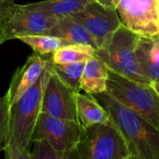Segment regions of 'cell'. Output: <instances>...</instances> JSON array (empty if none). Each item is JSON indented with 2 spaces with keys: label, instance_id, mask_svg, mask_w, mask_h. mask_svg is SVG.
Segmentation results:
<instances>
[{
  "label": "cell",
  "instance_id": "30bf717a",
  "mask_svg": "<svg viewBox=\"0 0 159 159\" xmlns=\"http://www.w3.org/2000/svg\"><path fill=\"white\" fill-rule=\"evenodd\" d=\"M76 94L53 72L45 86L41 113L65 120L78 121Z\"/></svg>",
  "mask_w": 159,
  "mask_h": 159
},
{
  "label": "cell",
  "instance_id": "7a4b0ae2",
  "mask_svg": "<svg viewBox=\"0 0 159 159\" xmlns=\"http://www.w3.org/2000/svg\"><path fill=\"white\" fill-rule=\"evenodd\" d=\"M52 64L50 58L37 82L9 106L6 143H13L21 148L30 149L34 129L41 113L45 86L52 73Z\"/></svg>",
  "mask_w": 159,
  "mask_h": 159
},
{
  "label": "cell",
  "instance_id": "5b68a950",
  "mask_svg": "<svg viewBox=\"0 0 159 159\" xmlns=\"http://www.w3.org/2000/svg\"><path fill=\"white\" fill-rule=\"evenodd\" d=\"M76 149L79 159H121L129 155L124 136L110 117L106 123L85 129Z\"/></svg>",
  "mask_w": 159,
  "mask_h": 159
},
{
  "label": "cell",
  "instance_id": "9a60e30c",
  "mask_svg": "<svg viewBox=\"0 0 159 159\" xmlns=\"http://www.w3.org/2000/svg\"><path fill=\"white\" fill-rule=\"evenodd\" d=\"M76 107L79 122L85 129L109 120L108 112L93 95L77 93Z\"/></svg>",
  "mask_w": 159,
  "mask_h": 159
},
{
  "label": "cell",
  "instance_id": "5bb4252c",
  "mask_svg": "<svg viewBox=\"0 0 159 159\" xmlns=\"http://www.w3.org/2000/svg\"><path fill=\"white\" fill-rule=\"evenodd\" d=\"M47 34L61 37L71 44L89 46L97 50V46L89 33L72 16L60 18L58 23Z\"/></svg>",
  "mask_w": 159,
  "mask_h": 159
},
{
  "label": "cell",
  "instance_id": "ba28073f",
  "mask_svg": "<svg viewBox=\"0 0 159 159\" xmlns=\"http://www.w3.org/2000/svg\"><path fill=\"white\" fill-rule=\"evenodd\" d=\"M59 18L39 10L25 9L15 4L1 20L5 37L4 41L19 39L21 36L48 34L57 23Z\"/></svg>",
  "mask_w": 159,
  "mask_h": 159
},
{
  "label": "cell",
  "instance_id": "83f0119b",
  "mask_svg": "<svg viewBox=\"0 0 159 159\" xmlns=\"http://www.w3.org/2000/svg\"><path fill=\"white\" fill-rule=\"evenodd\" d=\"M158 38H159V37H158Z\"/></svg>",
  "mask_w": 159,
  "mask_h": 159
},
{
  "label": "cell",
  "instance_id": "277c9868",
  "mask_svg": "<svg viewBox=\"0 0 159 159\" xmlns=\"http://www.w3.org/2000/svg\"><path fill=\"white\" fill-rule=\"evenodd\" d=\"M107 92L159 129V94L152 85L130 80L109 70Z\"/></svg>",
  "mask_w": 159,
  "mask_h": 159
},
{
  "label": "cell",
  "instance_id": "8992f818",
  "mask_svg": "<svg viewBox=\"0 0 159 159\" xmlns=\"http://www.w3.org/2000/svg\"><path fill=\"white\" fill-rule=\"evenodd\" d=\"M85 132V128L78 121L65 120L40 113L35 123L32 143L45 141L61 153L76 150Z\"/></svg>",
  "mask_w": 159,
  "mask_h": 159
},
{
  "label": "cell",
  "instance_id": "52a82bcc",
  "mask_svg": "<svg viewBox=\"0 0 159 159\" xmlns=\"http://www.w3.org/2000/svg\"><path fill=\"white\" fill-rule=\"evenodd\" d=\"M121 23L140 36L159 37V0H119Z\"/></svg>",
  "mask_w": 159,
  "mask_h": 159
},
{
  "label": "cell",
  "instance_id": "d6986e66",
  "mask_svg": "<svg viewBox=\"0 0 159 159\" xmlns=\"http://www.w3.org/2000/svg\"><path fill=\"white\" fill-rule=\"evenodd\" d=\"M86 61L65 63V64H52L53 72L58 75V77L68 87L74 89L75 92L79 93L81 90L80 83L83 70Z\"/></svg>",
  "mask_w": 159,
  "mask_h": 159
},
{
  "label": "cell",
  "instance_id": "8fae6325",
  "mask_svg": "<svg viewBox=\"0 0 159 159\" xmlns=\"http://www.w3.org/2000/svg\"><path fill=\"white\" fill-rule=\"evenodd\" d=\"M48 60L42 57V55L34 52L28 57L26 62L15 71L9 88L6 92L8 98L9 106L16 102L37 82L43 75Z\"/></svg>",
  "mask_w": 159,
  "mask_h": 159
},
{
  "label": "cell",
  "instance_id": "9c48e42d",
  "mask_svg": "<svg viewBox=\"0 0 159 159\" xmlns=\"http://www.w3.org/2000/svg\"><path fill=\"white\" fill-rule=\"evenodd\" d=\"M72 17L87 29L97 46V50L103 48L109 43L122 24L116 10L107 8L95 1L90 2L83 10Z\"/></svg>",
  "mask_w": 159,
  "mask_h": 159
},
{
  "label": "cell",
  "instance_id": "cb8c5ba5",
  "mask_svg": "<svg viewBox=\"0 0 159 159\" xmlns=\"http://www.w3.org/2000/svg\"><path fill=\"white\" fill-rule=\"evenodd\" d=\"M94 1L97 2L98 4L105 7H107V8H111V9L116 10V7H117L119 0H94Z\"/></svg>",
  "mask_w": 159,
  "mask_h": 159
},
{
  "label": "cell",
  "instance_id": "603a6c76",
  "mask_svg": "<svg viewBox=\"0 0 159 159\" xmlns=\"http://www.w3.org/2000/svg\"><path fill=\"white\" fill-rule=\"evenodd\" d=\"M14 5V0H0V20L5 18Z\"/></svg>",
  "mask_w": 159,
  "mask_h": 159
},
{
  "label": "cell",
  "instance_id": "4316f807",
  "mask_svg": "<svg viewBox=\"0 0 159 159\" xmlns=\"http://www.w3.org/2000/svg\"><path fill=\"white\" fill-rule=\"evenodd\" d=\"M121 159H139L135 155H133V154H129V155H128L127 157H123V158Z\"/></svg>",
  "mask_w": 159,
  "mask_h": 159
},
{
  "label": "cell",
  "instance_id": "e0dca14e",
  "mask_svg": "<svg viewBox=\"0 0 159 159\" xmlns=\"http://www.w3.org/2000/svg\"><path fill=\"white\" fill-rule=\"evenodd\" d=\"M19 40L28 45L34 52H36L42 56L53 54L60 48L71 45L70 42L61 37L47 34L21 36Z\"/></svg>",
  "mask_w": 159,
  "mask_h": 159
},
{
  "label": "cell",
  "instance_id": "7402d4cb",
  "mask_svg": "<svg viewBox=\"0 0 159 159\" xmlns=\"http://www.w3.org/2000/svg\"><path fill=\"white\" fill-rule=\"evenodd\" d=\"M5 159H33L29 149L21 148L13 143H6L4 146Z\"/></svg>",
  "mask_w": 159,
  "mask_h": 159
},
{
  "label": "cell",
  "instance_id": "3957f363",
  "mask_svg": "<svg viewBox=\"0 0 159 159\" xmlns=\"http://www.w3.org/2000/svg\"><path fill=\"white\" fill-rule=\"evenodd\" d=\"M139 37V34L121 24L109 43L103 48L96 50L95 57L103 61L110 71L130 80L152 85L137 61L136 47Z\"/></svg>",
  "mask_w": 159,
  "mask_h": 159
},
{
  "label": "cell",
  "instance_id": "7c38bea8",
  "mask_svg": "<svg viewBox=\"0 0 159 159\" xmlns=\"http://www.w3.org/2000/svg\"><path fill=\"white\" fill-rule=\"evenodd\" d=\"M136 58L143 74L151 81H159V38L140 36Z\"/></svg>",
  "mask_w": 159,
  "mask_h": 159
},
{
  "label": "cell",
  "instance_id": "d4e9b609",
  "mask_svg": "<svg viewBox=\"0 0 159 159\" xmlns=\"http://www.w3.org/2000/svg\"><path fill=\"white\" fill-rule=\"evenodd\" d=\"M4 37H5V32H4V27L3 24L0 20V45H2L5 41H4Z\"/></svg>",
  "mask_w": 159,
  "mask_h": 159
},
{
  "label": "cell",
  "instance_id": "ffe728a7",
  "mask_svg": "<svg viewBox=\"0 0 159 159\" xmlns=\"http://www.w3.org/2000/svg\"><path fill=\"white\" fill-rule=\"evenodd\" d=\"M33 144L31 151L33 159H79L77 149L72 152L61 153L54 150L45 141L34 142Z\"/></svg>",
  "mask_w": 159,
  "mask_h": 159
},
{
  "label": "cell",
  "instance_id": "ac0fdd59",
  "mask_svg": "<svg viewBox=\"0 0 159 159\" xmlns=\"http://www.w3.org/2000/svg\"><path fill=\"white\" fill-rule=\"evenodd\" d=\"M96 49L84 45L71 44L65 46L52 54L51 60L56 64H65L73 62L87 61L89 59L95 56Z\"/></svg>",
  "mask_w": 159,
  "mask_h": 159
},
{
  "label": "cell",
  "instance_id": "2e32d148",
  "mask_svg": "<svg viewBox=\"0 0 159 159\" xmlns=\"http://www.w3.org/2000/svg\"><path fill=\"white\" fill-rule=\"evenodd\" d=\"M92 1L94 0H45L21 5V7L25 9L44 11L60 19L83 10Z\"/></svg>",
  "mask_w": 159,
  "mask_h": 159
},
{
  "label": "cell",
  "instance_id": "44dd1931",
  "mask_svg": "<svg viewBox=\"0 0 159 159\" xmlns=\"http://www.w3.org/2000/svg\"><path fill=\"white\" fill-rule=\"evenodd\" d=\"M9 102L7 95L5 94L0 98V151L4 150V146L7 134Z\"/></svg>",
  "mask_w": 159,
  "mask_h": 159
},
{
  "label": "cell",
  "instance_id": "6da1fadb",
  "mask_svg": "<svg viewBox=\"0 0 159 159\" xmlns=\"http://www.w3.org/2000/svg\"><path fill=\"white\" fill-rule=\"evenodd\" d=\"M124 136L129 154L139 159H159V129L105 91L93 95Z\"/></svg>",
  "mask_w": 159,
  "mask_h": 159
},
{
  "label": "cell",
  "instance_id": "4fadbf2b",
  "mask_svg": "<svg viewBox=\"0 0 159 159\" xmlns=\"http://www.w3.org/2000/svg\"><path fill=\"white\" fill-rule=\"evenodd\" d=\"M109 69L106 64L97 57L89 59L81 76V90L87 94L95 95L107 91Z\"/></svg>",
  "mask_w": 159,
  "mask_h": 159
},
{
  "label": "cell",
  "instance_id": "484cf974",
  "mask_svg": "<svg viewBox=\"0 0 159 159\" xmlns=\"http://www.w3.org/2000/svg\"><path fill=\"white\" fill-rule=\"evenodd\" d=\"M152 87L156 89V91L159 94V81H155L152 82Z\"/></svg>",
  "mask_w": 159,
  "mask_h": 159
}]
</instances>
